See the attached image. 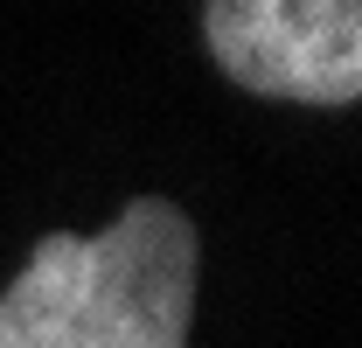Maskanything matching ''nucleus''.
Listing matches in <instances>:
<instances>
[{"label":"nucleus","instance_id":"obj_1","mask_svg":"<svg viewBox=\"0 0 362 348\" xmlns=\"http://www.w3.org/2000/svg\"><path fill=\"white\" fill-rule=\"evenodd\" d=\"M195 223L139 195L98 237H42L0 293V348H188Z\"/></svg>","mask_w":362,"mask_h":348},{"label":"nucleus","instance_id":"obj_2","mask_svg":"<svg viewBox=\"0 0 362 348\" xmlns=\"http://www.w3.org/2000/svg\"><path fill=\"white\" fill-rule=\"evenodd\" d=\"M202 42L251 98H362V0H202Z\"/></svg>","mask_w":362,"mask_h":348}]
</instances>
